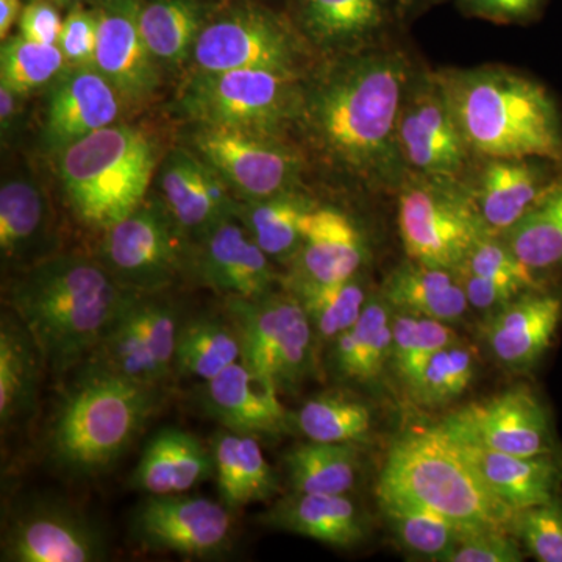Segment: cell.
<instances>
[{
	"label": "cell",
	"instance_id": "cell-3",
	"mask_svg": "<svg viewBox=\"0 0 562 562\" xmlns=\"http://www.w3.org/2000/svg\"><path fill=\"white\" fill-rule=\"evenodd\" d=\"M165 401L162 386L81 364L47 428L46 457L70 479L110 472Z\"/></svg>",
	"mask_w": 562,
	"mask_h": 562
},
{
	"label": "cell",
	"instance_id": "cell-13",
	"mask_svg": "<svg viewBox=\"0 0 562 562\" xmlns=\"http://www.w3.org/2000/svg\"><path fill=\"white\" fill-rule=\"evenodd\" d=\"M191 144L241 201L295 190L301 177V157L279 135L195 125Z\"/></svg>",
	"mask_w": 562,
	"mask_h": 562
},
{
	"label": "cell",
	"instance_id": "cell-47",
	"mask_svg": "<svg viewBox=\"0 0 562 562\" xmlns=\"http://www.w3.org/2000/svg\"><path fill=\"white\" fill-rule=\"evenodd\" d=\"M280 491L279 476L271 468L260 441L255 436L239 435L238 505L239 512L251 503L271 501Z\"/></svg>",
	"mask_w": 562,
	"mask_h": 562
},
{
	"label": "cell",
	"instance_id": "cell-33",
	"mask_svg": "<svg viewBox=\"0 0 562 562\" xmlns=\"http://www.w3.org/2000/svg\"><path fill=\"white\" fill-rule=\"evenodd\" d=\"M316 202L295 190L241 201L238 220L272 261L291 265L302 247V224Z\"/></svg>",
	"mask_w": 562,
	"mask_h": 562
},
{
	"label": "cell",
	"instance_id": "cell-15",
	"mask_svg": "<svg viewBox=\"0 0 562 562\" xmlns=\"http://www.w3.org/2000/svg\"><path fill=\"white\" fill-rule=\"evenodd\" d=\"M195 70L265 69L295 74L297 43L269 11L236 9L206 21L191 54Z\"/></svg>",
	"mask_w": 562,
	"mask_h": 562
},
{
	"label": "cell",
	"instance_id": "cell-16",
	"mask_svg": "<svg viewBox=\"0 0 562 562\" xmlns=\"http://www.w3.org/2000/svg\"><path fill=\"white\" fill-rule=\"evenodd\" d=\"M398 149L416 173L458 180L471 154L441 79L409 80L397 120Z\"/></svg>",
	"mask_w": 562,
	"mask_h": 562
},
{
	"label": "cell",
	"instance_id": "cell-40",
	"mask_svg": "<svg viewBox=\"0 0 562 562\" xmlns=\"http://www.w3.org/2000/svg\"><path fill=\"white\" fill-rule=\"evenodd\" d=\"M379 503L395 538L409 553L428 561H449L462 528L412 503L386 498H379Z\"/></svg>",
	"mask_w": 562,
	"mask_h": 562
},
{
	"label": "cell",
	"instance_id": "cell-10",
	"mask_svg": "<svg viewBox=\"0 0 562 562\" xmlns=\"http://www.w3.org/2000/svg\"><path fill=\"white\" fill-rule=\"evenodd\" d=\"M190 249V239L158 199L144 201L103 232L98 260L122 286L157 294L188 271Z\"/></svg>",
	"mask_w": 562,
	"mask_h": 562
},
{
	"label": "cell",
	"instance_id": "cell-53",
	"mask_svg": "<svg viewBox=\"0 0 562 562\" xmlns=\"http://www.w3.org/2000/svg\"><path fill=\"white\" fill-rule=\"evenodd\" d=\"M27 95L0 83V135L3 144L10 143L20 133L24 121Z\"/></svg>",
	"mask_w": 562,
	"mask_h": 562
},
{
	"label": "cell",
	"instance_id": "cell-18",
	"mask_svg": "<svg viewBox=\"0 0 562 562\" xmlns=\"http://www.w3.org/2000/svg\"><path fill=\"white\" fill-rule=\"evenodd\" d=\"M188 271L203 286L225 297H261L273 291L277 283L271 258L238 217L221 222L191 241Z\"/></svg>",
	"mask_w": 562,
	"mask_h": 562
},
{
	"label": "cell",
	"instance_id": "cell-31",
	"mask_svg": "<svg viewBox=\"0 0 562 562\" xmlns=\"http://www.w3.org/2000/svg\"><path fill=\"white\" fill-rule=\"evenodd\" d=\"M392 310L382 295L366 302L360 319L330 344L328 371L333 379L351 386H372L390 369Z\"/></svg>",
	"mask_w": 562,
	"mask_h": 562
},
{
	"label": "cell",
	"instance_id": "cell-2",
	"mask_svg": "<svg viewBox=\"0 0 562 562\" xmlns=\"http://www.w3.org/2000/svg\"><path fill=\"white\" fill-rule=\"evenodd\" d=\"M139 292L122 286L98 257L52 255L22 269L7 301L52 375L79 369Z\"/></svg>",
	"mask_w": 562,
	"mask_h": 562
},
{
	"label": "cell",
	"instance_id": "cell-45",
	"mask_svg": "<svg viewBox=\"0 0 562 562\" xmlns=\"http://www.w3.org/2000/svg\"><path fill=\"white\" fill-rule=\"evenodd\" d=\"M458 271L475 273L522 292L541 290L536 273L513 254L502 236L492 233L476 241Z\"/></svg>",
	"mask_w": 562,
	"mask_h": 562
},
{
	"label": "cell",
	"instance_id": "cell-20",
	"mask_svg": "<svg viewBox=\"0 0 562 562\" xmlns=\"http://www.w3.org/2000/svg\"><path fill=\"white\" fill-rule=\"evenodd\" d=\"M160 201L190 241L238 217L241 201L216 169L187 149L172 150L158 172Z\"/></svg>",
	"mask_w": 562,
	"mask_h": 562
},
{
	"label": "cell",
	"instance_id": "cell-39",
	"mask_svg": "<svg viewBox=\"0 0 562 562\" xmlns=\"http://www.w3.org/2000/svg\"><path fill=\"white\" fill-rule=\"evenodd\" d=\"M312 322L317 342L330 344L360 319L368 292L360 273L327 284H286Z\"/></svg>",
	"mask_w": 562,
	"mask_h": 562
},
{
	"label": "cell",
	"instance_id": "cell-34",
	"mask_svg": "<svg viewBox=\"0 0 562 562\" xmlns=\"http://www.w3.org/2000/svg\"><path fill=\"white\" fill-rule=\"evenodd\" d=\"M288 483L302 494L349 495L360 475L358 443L308 441L284 454Z\"/></svg>",
	"mask_w": 562,
	"mask_h": 562
},
{
	"label": "cell",
	"instance_id": "cell-48",
	"mask_svg": "<svg viewBox=\"0 0 562 562\" xmlns=\"http://www.w3.org/2000/svg\"><path fill=\"white\" fill-rule=\"evenodd\" d=\"M519 539L506 530H462L447 562H520Z\"/></svg>",
	"mask_w": 562,
	"mask_h": 562
},
{
	"label": "cell",
	"instance_id": "cell-43",
	"mask_svg": "<svg viewBox=\"0 0 562 562\" xmlns=\"http://www.w3.org/2000/svg\"><path fill=\"white\" fill-rule=\"evenodd\" d=\"M66 69L65 57L55 44H41L18 35L3 40L0 49V83L29 95L54 83Z\"/></svg>",
	"mask_w": 562,
	"mask_h": 562
},
{
	"label": "cell",
	"instance_id": "cell-42",
	"mask_svg": "<svg viewBox=\"0 0 562 562\" xmlns=\"http://www.w3.org/2000/svg\"><path fill=\"white\" fill-rule=\"evenodd\" d=\"M475 372V351L457 341L436 351L405 387L422 408H442L468 391Z\"/></svg>",
	"mask_w": 562,
	"mask_h": 562
},
{
	"label": "cell",
	"instance_id": "cell-55",
	"mask_svg": "<svg viewBox=\"0 0 562 562\" xmlns=\"http://www.w3.org/2000/svg\"><path fill=\"white\" fill-rule=\"evenodd\" d=\"M46 2L54 3V5L57 7H74L77 5V2H79V0H46Z\"/></svg>",
	"mask_w": 562,
	"mask_h": 562
},
{
	"label": "cell",
	"instance_id": "cell-14",
	"mask_svg": "<svg viewBox=\"0 0 562 562\" xmlns=\"http://www.w3.org/2000/svg\"><path fill=\"white\" fill-rule=\"evenodd\" d=\"M109 554L101 527L58 498L21 503L3 527V562H99Z\"/></svg>",
	"mask_w": 562,
	"mask_h": 562
},
{
	"label": "cell",
	"instance_id": "cell-8",
	"mask_svg": "<svg viewBox=\"0 0 562 562\" xmlns=\"http://www.w3.org/2000/svg\"><path fill=\"white\" fill-rule=\"evenodd\" d=\"M303 92L295 74L265 69L201 72L180 92L181 113L195 125L279 135L301 116Z\"/></svg>",
	"mask_w": 562,
	"mask_h": 562
},
{
	"label": "cell",
	"instance_id": "cell-9",
	"mask_svg": "<svg viewBox=\"0 0 562 562\" xmlns=\"http://www.w3.org/2000/svg\"><path fill=\"white\" fill-rule=\"evenodd\" d=\"M398 231L409 260L458 271L486 225L460 181L416 173L402 184Z\"/></svg>",
	"mask_w": 562,
	"mask_h": 562
},
{
	"label": "cell",
	"instance_id": "cell-22",
	"mask_svg": "<svg viewBox=\"0 0 562 562\" xmlns=\"http://www.w3.org/2000/svg\"><path fill=\"white\" fill-rule=\"evenodd\" d=\"M122 103L113 85L94 66L66 68L50 85L44 147L60 154L76 140L116 124Z\"/></svg>",
	"mask_w": 562,
	"mask_h": 562
},
{
	"label": "cell",
	"instance_id": "cell-51",
	"mask_svg": "<svg viewBox=\"0 0 562 562\" xmlns=\"http://www.w3.org/2000/svg\"><path fill=\"white\" fill-rule=\"evenodd\" d=\"M457 272L471 308L476 310V312L487 313L490 316L492 313L503 308L506 303L524 294L522 291L516 290V288L498 283V281L484 279V277L475 276V273L468 271Z\"/></svg>",
	"mask_w": 562,
	"mask_h": 562
},
{
	"label": "cell",
	"instance_id": "cell-17",
	"mask_svg": "<svg viewBox=\"0 0 562 562\" xmlns=\"http://www.w3.org/2000/svg\"><path fill=\"white\" fill-rule=\"evenodd\" d=\"M457 441L519 454H557L552 422L546 406L525 387L472 403L439 424Z\"/></svg>",
	"mask_w": 562,
	"mask_h": 562
},
{
	"label": "cell",
	"instance_id": "cell-50",
	"mask_svg": "<svg viewBox=\"0 0 562 562\" xmlns=\"http://www.w3.org/2000/svg\"><path fill=\"white\" fill-rule=\"evenodd\" d=\"M63 21L60 11L54 3L46 0H31L22 9L20 18V35L25 40L35 41V43L50 44L58 46L60 40Z\"/></svg>",
	"mask_w": 562,
	"mask_h": 562
},
{
	"label": "cell",
	"instance_id": "cell-38",
	"mask_svg": "<svg viewBox=\"0 0 562 562\" xmlns=\"http://www.w3.org/2000/svg\"><path fill=\"white\" fill-rule=\"evenodd\" d=\"M291 424L308 441L361 443L372 435L368 403L344 392H325L303 403Z\"/></svg>",
	"mask_w": 562,
	"mask_h": 562
},
{
	"label": "cell",
	"instance_id": "cell-30",
	"mask_svg": "<svg viewBox=\"0 0 562 562\" xmlns=\"http://www.w3.org/2000/svg\"><path fill=\"white\" fill-rule=\"evenodd\" d=\"M46 366L38 346L11 310L0 321V428L2 435L27 424L38 408Z\"/></svg>",
	"mask_w": 562,
	"mask_h": 562
},
{
	"label": "cell",
	"instance_id": "cell-19",
	"mask_svg": "<svg viewBox=\"0 0 562 562\" xmlns=\"http://www.w3.org/2000/svg\"><path fill=\"white\" fill-rule=\"evenodd\" d=\"M143 0H98L94 68L113 85L124 103H144L158 87V63L140 32Z\"/></svg>",
	"mask_w": 562,
	"mask_h": 562
},
{
	"label": "cell",
	"instance_id": "cell-11",
	"mask_svg": "<svg viewBox=\"0 0 562 562\" xmlns=\"http://www.w3.org/2000/svg\"><path fill=\"white\" fill-rule=\"evenodd\" d=\"M181 321L179 306L161 292L139 294L83 364L131 382L165 386L176 373Z\"/></svg>",
	"mask_w": 562,
	"mask_h": 562
},
{
	"label": "cell",
	"instance_id": "cell-37",
	"mask_svg": "<svg viewBox=\"0 0 562 562\" xmlns=\"http://www.w3.org/2000/svg\"><path fill=\"white\" fill-rule=\"evenodd\" d=\"M503 241L532 272L562 266V181L554 183L508 231Z\"/></svg>",
	"mask_w": 562,
	"mask_h": 562
},
{
	"label": "cell",
	"instance_id": "cell-29",
	"mask_svg": "<svg viewBox=\"0 0 562 562\" xmlns=\"http://www.w3.org/2000/svg\"><path fill=\"white\" fill-rule=\"evenodd\" d=\"M214 472L210 446L181 428L165 427L147 441L128 482L147 495L184 494L214 479Z\"/></svg>",
	"mask_w": 562,
	"mask_h": 562
},
{
	"label": "cell",
	"instance_id": "cell-52",
	"mask_svg": "<svg viewBox=\"0 0 562 562\" xmlns=\"http://www.w3.org/2000/svg\"><path fill=\"white\" fill-rule=\"evenodd\" d=\"M465 5L480 14L497 21H516L531 16L543 0H462Z\"/></svg>",
	"mask_w": 562,
	"mask_h": 562
},
{
	"label": "cell",
	"instance_id": "cell-46",
	"mask_svg": "<svg viewBox=\"0 0 562 562\" xmlns=\"http://www.w3.org/2000/svg\"><path fill=\"white\" fill-rule=\"evenodd\" d=\"M513 532L525 552L539 562H562V501L560 495L514 514Z\"/></svg>",
	"mask_w": 562,
	"mask_h": 562
},
{
	"label": "cell",
	"instance_id": "cell-23",
	"mask_svg": "<svg viewBox=\"0 0 562 562\" xmlns=\"http://www.w3.org/2000/svg\"><path fill=\"white\" fill-rule=\"evenodd\" d=\"M302 232V247L284 284L336 283L360 272L366 244L346 213L317 205L303 220Z\"/></svg>",
	"mask_w": 562,
	"mask_h": 562
},
{
	"label": "cell",
	"instance_id": "cell-21",
	"mask_svg": "<svg viewBox=\"0 0 562 562\" xmlns=\"http://www.w3.org/2000/svg\"><path fill=\"white\" fill-rule=\"evenodd\" d=\"M279 391L241 361L233 362L220 375L199 387V408L222 428L273 439L290 431L291 414L283 408Z\"/></svg>",
	"mask_w": 562,
	"mask_h": 562
},
{
	"label": "cell",
	"instance_id": "cell-44",
	"mask_svg": "<svg viewBox=\"0 0 562 562\" xmlns=\"http://www.w3.org/2000/svg\"><path fill=\"white\" fill-rule=\"evenodd\" d=\"M303 16L317 40L347 43L380 24L383 0H303Z\"/></svg>",
	"mask_w": 562,
	"mask_h": 562
},
{
	"label": "cell",
	"instance_id": "cell-35",
	"mask_svg": "<svg viewBox=\"0 0 562 562\" xmlns=\"http://www.w3.org/2000/svg\"><path fill=\"white\" fill-rule=\"evenodd\" d=\"M238 361H241V341L227 314L224 317L202 314L181 321L173 360L177 375L206 382Z\"/></svg>",
	"mask_w": 562,
	"mask_h": 562
},
{
	"label": "cell",
	"instance_id": "cell-54",
	"mask_svg": "<svg viewBox=\"0 0 562 562\" xmlns=\"http://www.w3.org/2000/svg\"><path fill=\"white\" fill-rule=\"evenodd\" d=\"M21 0H0V38L7 40L13 25L20 21Z\"/></svg>",
	"mask_w": 562,
	"mask_h": 562
},
{
	"label": "cell",
	"instance_id": "cell-5",
	"mask_svg": "<svg viewBox=\"0 0 562 562\" xmlns=\"http://www.w3.org/2000/svg\"><path fill=\"white\" fill-rule=\"evenodd\" d=\"M376 495L441 514L462 530L513 532L516 513L492 494L460 443L439 425L392 443Z\"/></svg>",
	"mask_w": 562,
	"mask_h": 562
},
{
	"label": "cell",
	"instance_id": "cell-25",
	"mask_svg": "<svg viewBox=\"0 0 562 562\" xmlns=\"http://www.w3.org/2000/svg\"><path fill=\"white\" fill-rule=\"evenodd\" d=\"M54 216L49 199L32 177L3 179L0 187V254L22 269L52 257Z\"/></svg>",
	"mask_w": 562,
	"mask_h": 562
},
{
	"label": "cell",
	"instance_id": "cell-4",
	"mask_svg": "<svg viewBox=\"0 0 562 562\" xmlns=\"http://www.w3.org/2000/svg\"><path fill=\"white\" fill-rule=\"evenodd\" d=\"M439 79L475 154L562 160L560 114L541 85L503 68L450 70Z\"/></svg>",
	"mask_w": 562,
	"mask_h": 562
},
{
	"label": "cell",
	"instance_id": "cell-32",
	"mask_svg": "<svg viewBox=\"0 0 562 562\" xmlns=\"http://www.w3.org/2000/svg\"><path fill=\"white\" fill-rule=\"evenodd\" d=\"M380 295L392 312L416 314L449 325L460 324L471 308L457 271L409 258L387 276Z\"/></svg>",
	"mask_w": 562,
	"mask_h": 562
},
{
	"label": "cell",
	"instance_id": "cell-27",
	"mask_svg": "<svg viewBox=\"0 0 562 562\" xmlns=\"http://www.w3.org/2000/svg\"><path fill=\"white\" fill-rule=\"evenodd\" d=\"M457 442L492 494L512 512H522L560 495L562 464L558 453L519 457Z\"/></svg>",
	"mask_w": 562,
	"mask_h": 562
},
{
	"label": "cell",
	"instance_id": "cell-36",
	"mask_svg": "<svg viewBox=\"0 0 562 562\" xmlns=\"http://www.w3.org/2000/svg\"><path fill=\"white\" fill-rule=\"evenodd\" d=\"M140 32L158 65L179 66L191 57L206 24L199 0H147L140 3Z\"/></svg>",
	"mask_w": 562,
	"mask_h": 562
},
{
	"label": "cell",
	"instance_id": "cell-26",
	"mask_svg": "<svg viewBox=\"0 0 562 562\" xmlns=\"http://www.w3.org/2000/svg\"><path fill=\"white\" fill-rule=\"evenodd\" d=\"M257 519L271 530L303 536L339 549L360 546L368 536V522L349 495L292 492Z\"/></svg>",
	"mask_w": 562,
	"mask_h": 562
},
{
	"label": "cell",
	"instance_id": "cell-12",
	"mask_svg": "<svg viewBox=\"0 0 562 562\" xmlns=\"http://www.w3.org/2000/svg\"><path fill=\"white\" fill-rule=\"evenodd\" d=\"M227 506L192 495H147L133 513L131 536L140 550L211 560L231 552L235 519Z\"/></svg>",
	"mask_w": 562,
	"mask_h": 562
},
{
	"label": "cell",
	"instance_id": "cell-7",
	"mask_svg": "<svg viewBox=\"0 0 562 562\" xmlns=\"http://www.w3.org/2000/svg\"><path fill=\"white\" fill-rule=\"evenodd\" d=\"M224 312L238 331L243 364L279 394H297L316 375L319 342L302 303L290 291L225 297Z\"/></svg>",
	"mask_w": 562,
	"mask_h": 562
},
{
	"label": "cell",
	"instance_id": "cell-41",
	"mask_svg": "<svg viewBox=\"0 0 562 562\" xmlns=\"http://www.w3.org/2000/svg\"><path fill=\"white\" fill-rule=\"evenodd\" d=\"M392 347L390 369L406 386L436 351L460 341L453 325L446 322L392 312Z\"/></svg>",
	"mask_w": 562,
	"mask_h": 562
},
{
	"label": "cell",
	"instance_id": "cell-24",
	"mask_svg": "<svg viewBox=\"0 0 562 562\" xmlns=\"http://www.w3.org/2000/svg\"><path fill=\"white\" fill-rule=\"evenodd\" d=\"M562 319V299L528 291L492 313L484 327L487 346L506 368H532L549 347Z\"/></svg>",
	"mask_w": 562,
	"mask_h": 562
},
{
	"label": "cell",
	"instance_id": "cell-28",
	"mask_svg": "<svg viewBox=\"0 0 562 562\" xmlns=\"http://www.w3.org/2000/svg\"><path fill=\"white\" fill-rule=\"evenodd\" d=\"M541 158H490L472 188L473 201L492 235H502L553 187Z\"/></svg>",
	"mask_w": 562,
	"mask_h": 562
},
{
	"label": "cell",
	"instance_id": "cell-49",
	"mask_svg": "<svg viewBox=\"0 0 562 562\" xmlns=\"http://www.w3.org/2000/svg\"><path fill=\"white\" fill-rule=\"evenodd\" d=\"M99 20L94 9L70 7L68 16L63 21L60 47L66 68H90L94 66L98 47Z\"/></svg>",
	"mask_w": 562,
	"mask_h": 562
},
{
	"label": "cell",
	"instance_id": "cell-6",
	"mask_svg": "<svg viewBox=\"0 0 562 562\" xmlns=\"http://www.w3.org/2000/svg\"><path fill=\"white\" fill-rule=\"evenodd\" d=\"M57 155L70 209L81 224L101 232L144 202L158 158L146 133L122 124L91 133Z\"/></svg>",
	"mask_w": 562,
	"mask_h": 562
},
{
	"label": "cell",
	"instance_id": "cell-1",
	"mask_svg": "<svg viewBox=\"0 0 562 562\" xmlns=\"http://www.w3.org/2000/svg\"><path fill=\"white\" fill-rule=\"evenodd\" d=\"M409 80L408 61L395 52L349 58L303 94L301 117L331 161L371 183H394L405 162L397 120Z\"/></svg>",
	"mask_w": 562,
	"mask_h": 562
}]
</instances>
